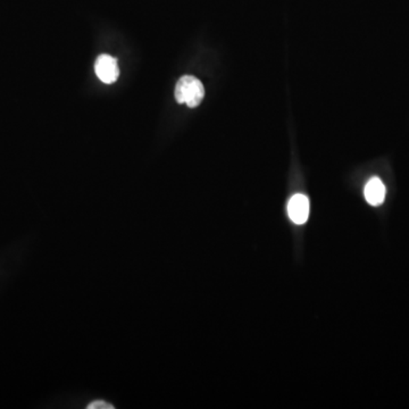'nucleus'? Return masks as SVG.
<instances>
[{
	"mask_svg": "<svg viewBox=\"0 0 409 409\" xmlns=\"http://www.w3.org/2000/svg\"><path fill=\"white\" fill-rule=\"evenodd\" d=\"M204 97V85L200 80L195 76H182L176 83L175 99L179 104H187L190 109H195L202 104Z\"/></svg>",
	"mask_w": 409,
	"mask_h": 409,
	"instance_id": "nucleus-1",
	"label": "nucleus"
},
{
	"mask_svg": "<svg viewBox=\"0 0 409 409\" xmlns=\"http://www.w3.org/2000/svg\"><path fill=\"white\" fill-rule=\"evenodd\" d=\"M88 409H114V406H111V403L106 401H97L91 403Z\"/></svg>",
	"mask_w": 409,
	"mask_h": 409,
	"instance_id": "nucleus-5",
	"label": "nucleus"
},
{
	"mask_svg": "<svg viewBox=\"0 0 409 409\" xmlns=\"http://www.w3.org/2000/svg\"><path fill=\"white\" fill-rule=\"evenodd\" d=\"M310 200L305 195H295L288 204L290 220L296 224H304L310 217Z\"/></svg>",
	"mask_w": 409,
	"mask_h": 409,
	"instance_id": "nucleus-3",
	"label": "nucleus"
},
{
	"mask_svg": "<svg viewBox=\"0 0 409 409\" xmlns=\"http://www.w3.org/2000/svg\"><path fill=\"white\" fill-rule=\"evenodd\" d=\"M95 71L100 81L111 85L118 81L120 76L118 60L109 55H100L95 63Z\"/></svg>",
	"mask_w": 409,
	"mask_h": 409,
	"instance_id": "nucleus-2",
	"label": "nucleus"
},
{
	"mask_svg": "<svg viewBox=\"0 0 409 409\" xmlns=\"http://www.w3.org/2000/svg\"><path fill=\"white\" fill-rule=\"evenodd\" d=\"M364 195L366 202L372 206L382 204L385 199V187L382 181L379 178L370 179L365 186Z\"/></svg>",
	"mask_w": 409,
	"mask_h": 409,
	"instance_id": "nucleus-4",
	"label": "nucleus"
}]
</instances>
